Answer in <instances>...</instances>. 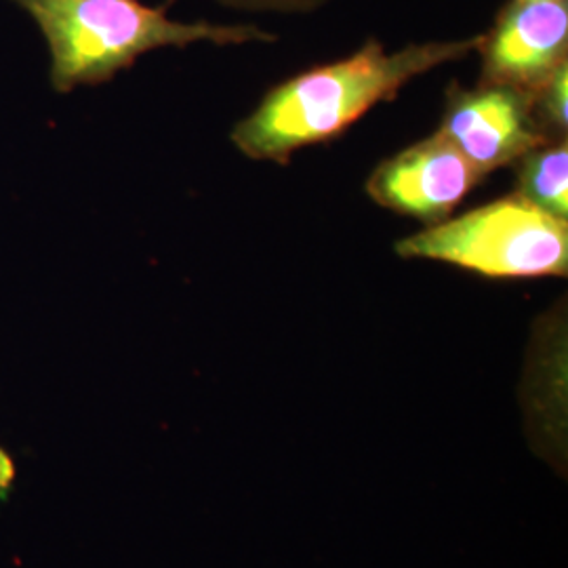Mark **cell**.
<instances>
[{"label": "cell", "mask_w": 568, "mask_h": 568, "mask_svg": "<svg viewBox=\"0 0 568 568\" xmlns=\"http://www.w3.org/2000/svg\"><path fill=\"white\" fill-rule=\"evenodd\" d=\"M478 39L410 42L392 53L368 39L347 58L312 65L272 87L234 126L232 142L251 161L286 164L295 152L344 135L377 103L394 102L408 82L466 60Z\"/></svg>", "instance_id": "1"}, {"label": "cell", "mask_w": 568, "mask_h": 568, "mask_svg": "<svg viewBox=\"0 0 568 568\" xmlns=\"http://www.w3.org/2000/svg\"><path fill=\"white\" fill-rule=\"evenodd\" d=\"M28 13L49 51V82L58 93L95 87L129 70L156 49L209 42L236 47L276 42V34L251 23L171 20L164 7L142 0H11Z\"/></svg>", "instance_id": "2"}, {"label": "cell", "mask_w": 568, "mask_h": 568, "mask_svg": "<svg viewBox=\"0 0 568 568\" xmlns=\"http://www.w3.org/2000/svg\"><path fill=\"white\" fill-rule=\"evenodd\" d=\"M405 260L457 265L490 281L565 278L568 222L528 203L518 192L398 241Z\"/></svg>", "instance_id": "3"}, {"label": "cell", "mask_w": 568, "mask_h": 568, "mask_svg": "<svg viewBox=\"0 0 568 568\" xmlns=\"http://www.w3.org/2000/svg\"><path fill=\"white\" fill-rule=\"evenodd\" d=\"M487 178L436 131L377 164L366 180L373 203L422 224H440Z\"/></svg>", "instance_id": "4"}, {"label": "cell", "mask_w": 568, "mask_h": 568, "mask_svg": "<svg viewBox=\"0 0 568 568\" xmlns=\"http://www.w3.org/2000/svg\"><path fill=\"white\" fill-rule=\"evenodd\" d=\"M438 131L485 178L511 166L528 150L548 143L532 116L530 93L506 84L478 82L467 89L450 82Z\"/></svg>", "instance_id": "5"}, {"label": "cell", "mask_w": 568, "mask_h": 568, "mask_svg": "<svg viewBox=\"0 0 568 568\" xmlns=\"http://www.w3.org/2000/svg\"><path fill=\"white\" fill-rule=\"evenodd\" d=\"M474 53L480 82L532 93L568 63V0H508Z\"/></svg>", "instance_id": "6"}, {"label": "cell", "mask_w": 568, "mask_h": 568, "mask_svg": "<svg viewBox=\"0 0 568 568\" xmlns=\"http://www.w3.org/2000/svg\"><path fill=\"white\" fill-rule=\"evenodd\" d=\"M511 166L520 196L568 222V140L541 143Z\"/></svg>", "instance_id": "7"}, {"label": "cell", "mask_w": 568, "mask_h": 568, "mask_svg": "<svg viewBox=\"0 0 568 568\" xmlns=\"http://www.w3.org/2000/svg\"><path fill=\"white\" fill-rule=\"evenodd\" d=\"M532 116L548 143L568 140V63L530 93Z\"/></svg>", "instance_id": "8"}, {"label": "cell", "mask_w": 568, "mask_h": 568, "mask_svg": "<svg viewBox=\"0 0 568 568\" xmlns=\"http://www.w3.org/2000/svg\"><path fill=\"white\" fill-rule=\"evenodd\" d=\"M227 9L248 13H278V16H305L323 9L331 0H217Z\"/></svg>", "instance_id": "9"}, {"label": "cell", "mask_w": 568, "mask_h": 568, "mask_svg": "<svg viewBox=\"0 0 568 568\" xmlns=\"http://www.w3.org/2000/svg\"><path fill=\"white\" fill-rule=\"evenodd\" d=\"M18 478V466L13 455L0 445V499L9 495V490L16 485Z\"/></svg>", "instance_id": "10"}]
</instances>
